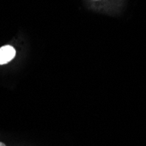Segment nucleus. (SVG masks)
Instances as JSON below:
<instances>
[{
	"mask_svg": "<svg viewBox=\"0 0 146 146\" xmlns=\"http://www.w3.org/2000/svg\"><path fill=\"white\" fill-rule=\"evenodd\" d=\"M0 146H6L4 143H2V142H0Z\"/></svg>",
	"mask_w": 146,
	"mask_h": 146,
	"instance_id": "f03ea898",
	"label": "nucleus"
},
{
	"mask_svg": "<svg viewBox=\"0 0 146 146\" xmlns=\"http://www.w3.org/2000/svg\"><path fill=\"white\" fill-rule=\"evenodd\" d=\"M16 55V50L11 46H4L0 48V65L10 62Z\"/></svg>",
	"mask_w": 146,
	"mask_h": 146,
	"instance_id": "f257e3e1",
	"label": "nucleus"
}]
</instances>
